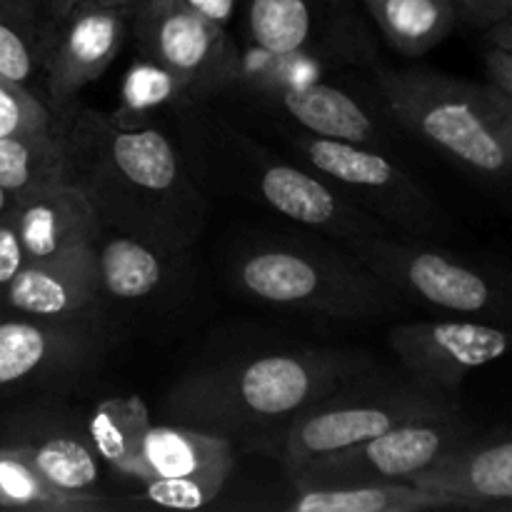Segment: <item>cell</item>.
I'll return each mask as SVG.
<instances>
[{
    "label": "cell",
    "mask_w": 512,
    "mask_h": 512,
    "mask_svg": "<svg viewBox=\"0 0 512 512\" xmlns=\"http://www.w3.org/2000/svg\"><path fill=\"white\" fill-rule=\"evenodd\" d=\"M53 130L65 150L63 180L83 190L105 230L143 240L163 255L183 253L200 238L205 200L163 130L123 128L78 105Z\"/></svg>",
    "instance_id": "1"
},
{
    "label": "cell",
    "mask_w": 512,
    "mask_h": 512,
    "mask_svg": "<svg viewBox=\"0 0 512 512\" xmlns=\"http://www.w3.org/2000/svg\"><path fill=\"white\" fill-rule=\"evenodd\" d=\"M350 370L348 360L320 350L233 358L178 380L165 413L233 445H278L300 413L348 383Z\"/></svg>",
    "instance_id": "2"
},
{
    "label": "cell",
    "mask_w": 512,
    "mask_h": 512,
    "mask_svg": "<svg viewBox=\"0 0 512 512\" xmlns=\"http://www.w3.org/2000/svg\"><path fill=\"white\" fill-rule=\"evenodd\" d=\"M375 85L390 118L458 168L512 188V113L490 83L430 68H380Z\"/></svg>",
    "instance_id": "3"
},
{
    "label": "cell",
    "mask_w": 512,
    "mask_h": 512,
    "mask_svg": "<svg viewBox=\"0 0 512 512\" xmlns=\"http://www.w3.org/2000/svg\"><path fill=\"white\" fill-rule=\"evenodd\" d=\"M345 250L388 288L398 303H418L453 318L512 328V275L470 263L428 240H395L368 233Z\"/></svg>",
    "instance_id": "4"
},
{
    "label": "cell",
    "mask_w": 512,
    "mask_h": 512,
    "mask_svg": "<svg viewBox=\"0 0 512 512\" xmlns=\"http://www.w3.org/2000/svg\"><path fill=\"white\" fill-rule=\"evenodd\" d=\"M233 280L260 303L335 320H373L398 300L353 255L288 245H258L233 260Z\"/></svg>",
    "instance_id": "5"
},
{
    "label": "cell",
    "mask_w": 512,
    "mask_h": 512,
    "mask_svg": "<svg viewBox=\"0 0 512 512\" xmlns=\"http://www.w3.org/2000/svg\"><path fill=\"white\" fill-rule=\"evenodd\" d=\"M463 410L458 398L410 385H373L345 390L343 385L310 405L285 428L278 440V458L285 473L303 468L320 455L353 448L408 423L445 418Z\"/></svg>",
    "instance_id": "6"
},
{
    "label": "cell",
    "mask_w": 512,
    "mask_h": 512,
    "mask_svg": "<svg viewBox=\"0 0 512 512\" xmlns=\"http://www.w3.org/2000/svg\"><path fill=\"white\" fill-rule=\"evenodd\" d=\"M298 158L313 173L348 195L358 208L375 215L385 228H398L418 240L443 235L445 213L428 190L373 145L295 135L290 140Z\"/></svg>",
    "instance_id": "7"
},
{
    "label": "cell",
    "mask_w": 512,
    "mask_h": 512,
    "mask_svg": "<svg viewBox=\"0 0 512 512\" xmlns=\"http://www.w3.org/2000/svg\"><path fill=\"white\" fill-rule=\"evenodd\" d=\"M130 30L143 58L183 80L190 103L235 88L240 53L228 30L183 0H135Z\"/></svg>",
    "instance_id": "8"
},
{
    "label": "cell",
    "mask_w": 512,
    "mask_h": 512,
    "mask_svg": "<svg viewBox=\"0 0 512 512\" xmlns=\"http://www.w3.org/2000/svg\"><path fill=\"white\" fill-rule=\"evenodd\" d=\"M475 435L463 410L445 418L400 425L353 448L320 455L293 470V488H325V485L363 483H413L435 463Z\"/></svg>",
    "instance_id": "9"
},
{
    "label": "cell",
    "mask_w": 512,
    "mask_h": 512,
    "mask_svg": "<svg viewBox=\"0 0 512 512\" xmlns=\"http://www.w3.org/2000/svg\"><path fill=\"white\" fill-rule=\"evenodd\" d=\"M130 15L128 5L78 3L48 20L43 103L53 115V128L73 113L78 95L118 58Z\"/></svg>",
    "instance_id": "10"
},
{
    "label": "cell",
    "mask_w": 512,
    "mask_h": 512,
    "mask_svg": "<svg viewBox=\"0 0 512 512\" xmlns=\"http://www.w3.org/2000/svg\"><path fill=\"white\" fill-rule=\"evenodd\" d=\"M388 345L415 385L458 398L470 373L512 353V328L465 318L413 320L395 323Z\"/></svg>",
    "instance_id": "11"
},
{
    "label": "cell",
    "mask_w": 512,
    "mask_h": 512,
    "mask_svg": "<svg viewBox=\"0 0 512 512\" xmlns=\"http://www.w3.org/2000/svg\"><path fill=\"white\" fill-rule=\"evenodd\" d=\"M223 133L228 148L245 160L253 195L273 213L305 228L320 230L340 243L358 235L385 233V225L375 215L358 208L348 195L340 193L318 173L268 158L263 150H258V145H253V140L243 138L235 130H223Z\"/></svg>",
    "instance_id": "12"
},
{
    "label": "cell",
    "mask_w": 512,
    "mask_h": 512,
    "mask_svg": "<svg viewBox=\"0 0 512 512\" xmlns=\"http://www.w3.org/2000/svg\"><path fill=\"white\" fill-rule=\"evenodd\" d=\"M235 468L228 438L183 423L150 425L143 443L145 500L170 510L213 503Z\"/></svg>",
    "instance_id": "13"
},
{
    "label": "cell",
    "mask_w": 512,
    "mask_h": 512,
    "mask_svg": "<svg viewBox=\"0 0 512 512\" xmlns=\"http://www.w3.org/2000/svg\"><path fill=\"white\" fill-rule=\"evenodd\" d=\"M95 320H45L0 313V398L60 385L98 353Z\"/></svg>",
    "instance_id": "14"
},
{
    "label": "cell",
    "mask_w": 512,
    "mask_h": 512,
    "mask_svg": "<svg viewBox=\"0 0 512 512\" xmlns=\"http://www.w3.org/2000/svg\"><path fill=\"white\" fill-rule=\"evenodd\" d=\"M103 295L95 248L73 250L53 260L25 263L0 295V313L45 320H95Z\"/></svg>",
    "instance_id": "15"
},
{
    "label": "cell",
    "mask_w": 512,
    "mask_h": 512,
    "mask_svg": "<svg viewBox=\"0 0 512 512\" xmlns=\"http://www.w3.org/2000/svg\"><path fill=\"white\" fill-rule=\"evenodd\" d=\"M413 485L453 500L463 510H512V430L470 435Z\"/></svg>",
    "instance_id": "16"
},
{
    "label": "cell",
    "mask_w": 512,
    "mask_h": 512,
    "mask_svg": "<svg viewBox=\"0 0 512 512\" xmlns=\"http://www.w3.org/2000/svg\"><path fill=\"white\" fill-rule=\"evenodd\" d=\"M10 218L28 263L88 248L105 230L83 190L68 180H58L18 198Z\"/></svg>",
    "instance_id": "17"
},
{
    "label": "cell",
    "mask_w": 512,
    "mask_h": 512,
    "mask_svg": "<svg viewBox=\"0 0 512 512\" xmlns=\"http://www.w3.org/2000/svg\"><path fill=\"white\" fill-rule=\"evenodd\" d=\"M248 90L258 93L268 103H278V108L310 135L373 145V148L385 143L383 128L375 123L370 110H365L350 93L320 83L318 78Z\"/></svg>",
    "instance_id": "18"
},
{
    "label": "cell",
    "mask_w": 512,
    "mask_h": 512,
    "mask_svg": "<svg viewBox=\"0 0 512 512\" xmlns=\"http://www.w3.org/2000/svg\"><path fill=\"white\" fill-rule=\"evenodd\" d=\"M458 508L450 498L413 483H363L295 488L288 512H418Z\"/></svg>",
    "instance_id": "19"
},
{
    "label": "cell",
    "mask_w": 512,
    "mask_h": 512,
    "mask_svg": "<svg viewBox=\"0 0 512 512\" xmlns=\"http://www.w3.org/2000/svg\"><path fill=\"white\" fill-rule=\"evenodd\" d=\"M3 433L8 435L0 438V443L13 445L53 488L63 493H95L100 458L93 445L78 435H30V430L20 428L18 423H8Z\"/></svg>",
    "instance_id": "20"
},
{
    "label": "cell",
    "mask_w": 512,
    "mask_h": 512,
    "mask_svg": "<svg viewBox=\"0 0 512 512\" xmlns=\"http://www.w3.org/2000/svg\"><path fill=\"white\" fill-rule=\"evenodd\" d=\"M100 295L110 300H145L160 290L165 280V258L153 245L130 235L103 230L95 240Z\"/></svg>",
    "instance_id": "21"
},
{
    "label": "cell",
    "mask_w": 512,
    "mask_h": 512,
    "mask_svg": "<svg viewBox=\"0 0 512 512\" xmlns=\"http://www.w3.org/2000/svg\"><path fill=\"white\" fill-rule=\"evenodd\" d=\"M383 38L405 58H423L460 23L453 0H360Z\"/></svg>",
    "instance_id": "22"
},
{
    "label": "cell",
    "mask_w": 512,
    "mask_h": 512,
    "mask_svg": "<svg viewBox=\"0 0 512 512\" xmlns=\"http://www.w3.org/2000/svg\"><path fill=\"white\" fill-rule=\"evenodd\" d=\"M150 413L138 395L108 398L93 410L90 418V445L100 460L115 473L143 478V443L150 430Z\"/></svg>",
    "instance_id": "23"
},
{
    "label": "cell",
    "mask_w": 512,
    "mask_h": 512,
    "mask_svg": "<svg viewBox=\"0 0 512 512\" xmlns=\"http://www.w3.org/2000/svg\"><path fill=\"white\" fill-rule=\"evenodd\" d=\"M0 508L25 512H98L113 503L95 493L53 488L13 445L0 443Z\"/></svg>",
    "instance_id": "24"
},
{
    "label": "cell",
    "mask_w": 512,
    "mask_h": 512,
    "mask_svg": "<svg viewBox=\"0 0 512 512\" xmlns=\"http://www.w3.org/2000/svg\"><path fill=\"white\" fill-rule=\"evenodd\" d=\"M315 3L318 0H248L245 20L255 48L278 58L308 53L318 33Z\"/></svg>",
    "instance_id": "25"
},
{
    "label": "cell",
    "mask_w": 512,
    "mask_h": 512,
    "mask_svg": "<svg viewBox=\"0 0 512 512\" xmlns=\"http://www.w3.org/2000/svg\"><path fill=\"white\" fill-rule=\"evenodd\" d=\"M63 178L65 150L55 130L0 138V185L15 198Z\"/></svg>",
    "instance_id": "26"
},
{
    "label": "cell",
    "mask_w": 512,
    "mask_h": 512,
    "mask_svg": "<svg viewBox=\"0 0 512 512\" xmlns=\"http://www.w3.org/2000/svg\"><path fill=\"white\" fill-rule=\"evenodd\" d=\"M48 20L0 0V75L43 100Z\"/></svg>",
    "instance_id": "27"
},
{
    "label": "cell",
    "mask_w": 512,
    "mask_h": 512,
    "mask_svg": "<svg viewBox=\"0 0 512 512\" xmlns=\"http://www.w3.org/2000/svg\"><path fill=\"white\" fill-rule=\"evenodd\" d=\"M185 100L190 103L183 80L170 73L165 65L143 58L130 65L128 75L123 80L120 105L110 118L123 125V128H140V125H148L150 113L175 108Z\"/></svg>",
    "instance_id": "28"
},
{
    "label": "cell",
    "mask_w": 512,
    "mask_h": 512,
    "mask_svg": "<svg viewBox=\"0 0 512 512\" xmlns=\"http://www.w3.org/2000/svg\"><path fill=\"white\" fill-rule=\"evenodd\" d=\"M53 115L48 105L23 85L0 75V138L23 133H48Z\"/></svg>",
    "instance_id": "29"
},
{
    "label": "cell",
    "mask_w": 512,
    "mask_h": 512,
    "mask_svg": "<svg viewBox=\"0 0 512 512\" xmlns=\"http://www.w3.org/2000/svg\"><path fill=\"white\" fill-rule=\"evenodd\" d=\"M25 263H28V258H25L23 245H20L18 230H15L13 218L5 215V218H0V295L13 283V278L23 270Z\"/></svg>",
    "instance_id": "30"
},
{
    "label": "cell",
    "mask_w": 512,
    "mask_h": 512,
    "mask_svg": "<svg viewBox=\"0 0 512 512\" xmlns=\"http://www.w3.org/2000/svg\"><path fill=\"white\" fill-rule=\"evenodd\" d=\"M458 18L475 30H488L512 15V0H453Z\"/></svg>",
    "instance_id": "31"
},
{
    "label": "cell",
    "mask_w": 512,
    "mask_h": 512,
    "mask_svg": "<svg viewBox=\"0 0 512 512\" xmlns=\"http://www.w3.org/2000/svg\"><path fill=\"white\" fill-rule=\"evenodd\" d=\"M483 65L485 73H488V83L503 95L512 113V53L503 48H495V45H488L483 50Z\"/></svg>",
    "instance_id": "32"
},
{
    "label": "cell",
    "mask_w": 512,
    "mask_h": 512,
    "mask_svg": "<svg viewBox=\"0 0 512 512\" xmlns=\"http://www.w3.org/2000/svg\"><path fill=\"white\" fill-rule=\"evenodd\" d=\"M183 3H188L190 8L198 10L200 15L210 18L213 23L223 25V28L230 23L235 8H238V0H183Z\"/></svg>",
    "instance_id": "33"
},
{
    "label": "cell",
    "mask_w": 512,
    "mask_h": 512,
    "mask_svg": "<svg viewBox=\"0 0 512 512\" xmlns=\"http://www.w3.org/2000/svg\"><path fill=\"white\" fill-rule=\"evenodd\" d=\"M483 35L488 45H495V48H503L512 53V15L503 18L500 23L490 25L488 30H483Z\"/></svg>",
    "instance_id": "34"
},
{
    "label": "cell",
    "mask_w": 512,
    "mask_h": 512,
    "mask_svg": "<svg viewBox=\"0 0 512 512\" xmlns=\"http://www.w3.org/2000/svg\"><path fill=\"white\" fill-rule=\"evenodd\" d=\"M78 3H103V5H128L133 8L135 0H50L48 5V20L60 18L63 13H68L70 8H75Z\"/></svg>",
    "instance_id": "35"
},
{
    "label": "cell",
    "mask_w": 512,
    "mask_h": 512,
    "mask_svg": "<svg viewBox=\"0 0 512 512\" xmlns=\"http://www.w3.org/2000/svg\"><path fill=\"white\" fill-rule=\"evenodd\" d=\"M3 3H8L10 8L23 10V13H28V15H35V18L48 20L50 0H3Z\"/></svg>",
    "instance_id": "36"
},
{
    "label": "cell",
    "mask_w": 512,
    "mask_h": 512,
    "mask_svg": "<svg viewBox=\"0 0 512 512\" xmlns=\"http://www.w3.org/2000/svg\"><path fill=\"white\" fill-rule=\"evenodd\" d=\"M15 195L13 193H8V190L3 188V185H0V218H5V215H10V210L15 208Z\"/></svg>",
    "instance_id": "37"
},
{
    "label": "cell",
    "mask_w": 512,
    "mask_h": 512,
    "mask_svg": "<svg viewBox=\"0 0 512 512\" xmlns=\"http://www.w3.org/2000/svg\"><path fill=\"white\" fill-rule=\"evenodd\" d=\"M318 3H323V5H333V8H338V5H348L350 0H318Z\"/></svg>",
    "instance_id": "38"
},
{
    "label": "cell",
    "mask_w": 512,
    "mask_h": 512,
    "mask_svg": "<svg viewBox=\"0 0 512 512\" xmlns=\"http://www.w3.org/2000/svg\"><path fill=\"white\" fill-rule=\"evenodd\" d=\"M510 195H512V188H510Z\"/></svg>",
    "instance_id": "39"
}]
</instances>
